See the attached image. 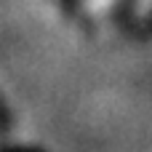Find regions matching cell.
Listing matches in <instances>:
<instances>
[{"label":"cell","instance_id":"obj_1","mask_svg":"<svg viewBox=\"0 0 152 152\" xmlns=\"http://www.w3.org/2000/svg\"><path fill=\"white\" fill-rule=\"evenodd\" d=\"M88 5H91L94 11H104V8L112 5V0H88Z\"/></svg>","mask_w":152,"mask_h":152},{"label":"cell","instance_id":"obj_2","mask_svg":"<svg viewBox=\"0 0 152 152\" xmlns=\"http://www.w3.org/2000/svg\"><path fill=\"white\" fill-rule=\"evenodd\" d=\"M136 5H139V13H142V16H150L152 13V0H139Z\"/></svg>","mask_w":152,"mask_h":152}]
</instances>
